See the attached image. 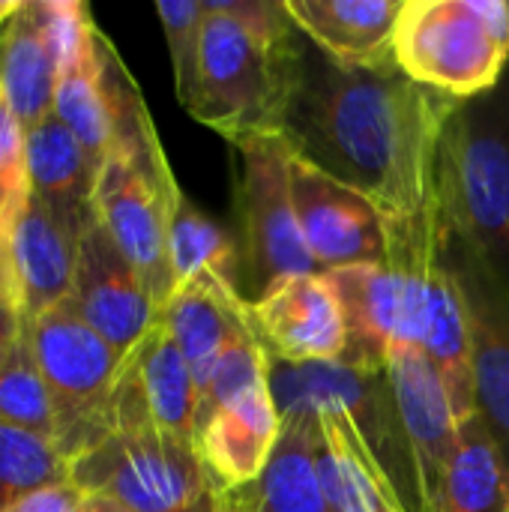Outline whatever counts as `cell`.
I'll use <instances>...</instances> for the list:
<instances>
[{
	"label": "cell",
	"mask_w": 509,
	"mask_h": 512,
	"mask_svg": "<svg viewBox=\"0 0 509 512\" xmlns=\"http://www.w3.org/2000/svg\"><path fill=\"white\" fill-rule=\"evenodd\" d=\"M459 102L399 63L351 69L303 39L282 135L300 159L405 219L435 195L438 141Z\"/></svg>",
	"instance_id": "6da1fadb"
},
{
	"label": "cell",
	"mask_w": 509,
	"mask_h": 512,
	"mask_svg": "<svg viewBox=\"0 0 509 512\" xmlns=\"http://www.w3.org/2000/svg\"><path fill=\"white\" fill-rule=\"evenodd\" d=\"M435 195L456 252L509 297V81L450 114Z\"/></svg>",
	"instance_id": "7a4b0ae2"
},
{
	"label": "cell",
	"mask_w": 509,
	"mask_h": 512,
	"mask_svg": "<svg viewBox=\"0 0 509 512\" xmlns=\"http://www.w3.org/2000/svg\"><path fill=\"white\" fill-rule=\"evenodd\" d=\"M303 33H261L204 9L201 75L189 114L228 138L282 132Z\"/></svg>",
	"instance_id": "3957f363"
},
{
	"label": "cell",
	"mask_w": 509,
	"mask_h": 512,
	"mask_svg": "<svg viewBox=\"0 0 509 512\" xmlns=\"http://www.w3.org/2000/svg\"><path fill=\"white\" fill-rule=\"evenodd\" d=\"M69 480L90 498L129 512H222L225 495L198 444L156 429L150 420H117L72 459Z\"/></svg>",
	"instance_id": "277c9868"
},
{
	"label": "cell",
	"mask_w": 509,
	"mask_h": 512,
	"mask_svg": "<svg viewBox=\"0 0 509 512\" xmlns=\"http://www.w3.org/2000/svg\"><path fill=\"white\" fill-rule=\"evenodd\" d=\"M177 189L156 132L111 150L96 177V219L138 270L159 312L177 291L168 258V213Z\"/></svg>",
	"instance_id": "5b68a950"
},
{
	"label": "cell",
	"mask_w": 509,
	"mask_h": 512,
	"mask_svg": "<svg viewBox=\"0 0 509 512\" xmlns=\"http://www.w3.org/2000/svg\"><path fill=\"white\" fill-rule=\"evenodd\" d=\"M393 54L408 78L462 102L498 87L509 63L474 0H405Z\"/></svg>",
	"instance_id": "8992f818"
},
{
	"label": "cell",
	"mask_w": 509,
	"mask_h": 512,
	"mask_svg": "<svg viewBox=\"0 0 509 512\" xmlns=\"http://www.w3.org/2000/svg\"><path fill=\"white\" fill-rule=\"evenodd\" d=\"M33 348L54 411V444L72 462L105 432L123 360L69 303L33 321Z\"/></svg>",
	"instance_id": "52a82bcc"
},
{
	"label": "cell",
	"mask_w": 509,
	"mask_h": 512,
	"mask_svg": "<svg viewBox=\"0 0 509 512\" xmlns=\"http://www.w3.org/2000/svg\"><path fill=\"white\" fill-rule=\"evenodd\" d=\"M243 159L240 213H243V249L249 267V285L255 303L285 279L321 273L312 258L294 198H291V144L282 132L249 135L234 144Z\"/></svg>",
	"instance_id": "ba28073f"
},
{
	"label": "cell",
	"mask_w": 509,
	"mask_h": 512,
	"mask_svg": "<svg viewBox=\"0 0 509 512\" xmlns=\"http://www.w3.org/2000/svg\"><path fill=\"white\" fill-rule=\"evenodd\" d=\"M291 198L303 240L321 273L387 264L390 216L372 198L297 153L291 156Z\"/></svg>",
	"instance_id": "9c48e42d"
},
{
	"label": "cell",
	"mask_w": 509,
	"mask_h": 512,
	"mask_svg": "<svg viewBox=\"0 0 509 512\" xmlns=\"http://www.w3.org/2000/svg\"><path fill=\"white\" fill-rule=\"evenodd\" d=\"M252 327L273 360L288 366H339L348 351L342 300L324 273L294 276L249 303Z\"/></svg>",
	"instance_id": "30bf717a"
},
{
	"label": "cell",
	"mask_w": 509,
	"mask_h": 512,
	"mask_svg": "<svg viewBox=\"0 0 509 512\" xmlns=\"http://www.w3.org/2000/svg\"><path fill=\"white\" fill-rule=\"evenodd\" d=\"M69 306L120 357H129L159 321V309L144 279L99 219L78 243V267Z\"/></svg>",
	"instance_id": "8fae6325"
},
{
	"label": "cell",
	"mask_w": 509,
	"mask_h": 512,
	"mask_svg": "<svg viewBox=\"0 0 509 512\" xmlns=\"http://www.w3.org/2000/svg\"><path fill=\"white\" fill-rule=\"evenodd\" d=\"M387 378L393 387L402 432L411 447L423 512L435 510L450 459L459 447V417L447 384L435 363L417 345H393L387 354Z\"/></svg>",
	"instance_id": "7c38bea8"
},
{
	"label": "cell",
	"mask_w": 509,
	"mask_h": 512,
	"mask_svg": "<svg viewBox=\"0 0 509 512\" xmlns=\"http://www.w3.org/2000/svg\"><path fill=\"white\" fill-rule=\"evenodd\" d=\"M63 24L66 0H24L0 27V96L27 132L54 114Z\"/></svg>",
	"instance_id": "4fadbf2b"
},
{
	"label": "cell",
	"mask_w": 509,
	"mask_h": 512,
	"mask_svg": "<svg viewBox=\"0 0 509 512\" xmlns=\"http://www.w3.org/2000/svg\"><path fill=\"white\" fill-rule=\"evenodd\" d=\"M453 243V237H450ZM453 264L468 300L474 402L509 471V297L453 246Z\"/></svg>",
	"instance_id": "5bb4252c"
},
{
	"label": "cell",
	"mask_w": 509,
	"mask_h": 512,
	"mask_svg": "<svg viewBox=\"0 0 509 512\" xmlns=\"http://www.w3.org/2000/svg\"><path fill=\"white\" fill-rule=\"evenodd\" d=\"M279 432L282 414L270 378L222 405L198 429V453L222 495H237L264 474Z\"/></svg>",
	"instance_id": "9a60e30c"
},
{
	"label": "cell",
	"mask_w": 509,
	"mask_h": 512,
	"mask_svg": "<svg viewBox=\"0 0 509 512\" xmlns=\"http://www.w3.org/2000/svg\"><path fill=\"white\" fill-rule=\"evenodd\" d=\"M159 321L189 363L198 387L228 348L246 339H258L243 291L234 282L210 273L177 288L159 312Z\"/></svg>",
	"instance_id": "2e32d148"
},
{
	"label": "cell",
	"mask_w": 509,
	"mask_h": 512,
	"mask_svg": "<svg viewBox=\"0 0 509 512\" xmlns=\"http://www.w3.org/2000/svg\"><path fill=\"white\" fill-rule=\"evenodd\" d=\"M318 414L315 462L336 512H411L354 417L336 402L309 405Z\"/></svg>",
	"instance_id": "e0dca14e"
},
{
	"label": "cell",
	"mask_w": 509,
	"mask_h": 512,
	"mask_svg": "<svg viewBox=\"0 0 509 512\" xmlns=\"http://www.w3.org/2000/svg\"><path fill=\"white\" fill-rule=\"evenodd\" d=\"M405 0H285L297 30L330 60L351 69L396 63L393 39Z\"/></svg>",
	"instance_id": "ac0fdd59"
},
{
	"label": "cell",
	"mask_w": 509,
	"mask_h": 512,
	"mask_svg": "<svg viewBox=\"0 0 509 512\" xmlns=\"http://www.w3.org/2000/svg\"><path fill=\"white\" fill-rule=\"evenodd\" d=\"M96 36H99V27L90 15V6L81 0H66L63 63H60V78H57L54 114L78 138L87 159L99 171L111 150V123H108V108H105V93H102Z\"/></svg>",
	"instance_id": "d6986e66"
},
{
	"label": "cell",
	"mask_w": 509,
	"mask_h": 512,
	"mask_svg": "<svg viewBox=\"0 0 509 512\" xmlns=\"http://www.w3.org/2000/svg\"><path fill=\"white\" fill-rule=\"evenodd\" d=\"M12 267L24 318L39 321L51 309L69 303L78 267V240L45 210L30 192L12 231Z\"/></svg>",
	"instance_id": "ffe728a7"
},
{
	"label": "cell",
	"mask_w": 509,
	"mask_h": 512,
	"mask_svg": "<svg viewBox=\"0 0 509 512\" xmlns=\"http://www.w3.org/2000/svg\"><path fill=\"white\" fill-rule=\"evenodd\" d=\"M27 171L30 192L81 243L96 222L99 171L57 114L27 132Z\"/></svg>",
	"instance_id": "44dd1931"
},
{
	"label": "cell",
	"mask_w": 509,
	"mask_h": 512,
	"mask_svg": "<svg viewBox=\"0 0 509 512\" xmlns=\"http://www.w3.org/2000/svg\"><path fill=\"white\" fill-rule=\"evenodd\" d=\"M120 378L138 396L156 429L198 444V384L162 321L123 360Z\"/></svg>",
	"instance_id": "7402d4cb"
},
{
	"label": "cell",
	"mask_w": 509,
	"mask_h": 512,
	"mask_svg": "<svg viewBox=\"0 0 509 512\" xmlns=\"http://www.w3.org/2000/svg\"><path fill=\"white\" fill-rule=\"evenodd\" d=\"M318 414L294 408L282 414V432L264 474L237 498L252 512H336L315 462Z\"/></svg>",
	"instance_id": "603a6c76"
},
{
	"label": "cell",
	"mask_w": 509,
	"mask_h": 512,
	"mask_svg": "<svg viewBox=\"0 0 509 512\" xmlns=\"http://www.w3.org/2000/svg\"><path fill=\"white\" fill-rule=\"evenodd\" d=\"M432 512H509V471L477 414L459 426V447Z\"/></svg>",
	"instance_id": "cb8c5ba5"
},
{
	"label": "cell",
	"mask_w": 509,
	"mask_h": 512,
	"mask_svg": "<svg viewBox=\"0 0 509 512\" xmlns=\"http://www.w3.org/2000/svg\"><path fill=\"white\" fill-rule=\"evenodd\" d=\"M168 258L174 288H183L204 273L237 285V246L231 234L207 219L183 189H177L168 213Z\"/></svg>",
	"instance_id": "d4e9b609"
},
{
	"label": "cell",
	"mask_w": 509,
	"mask_h": 512,
	"mask_svg": "<svg viewBox=\"0 0 509 512\" xmlns=\"http://www.w3.org/2000/svg\"><path fill=\"white\" fill-rule=\"evenodd\" d=\"M72 462L60 453L54 438L0 420V512L12 504L66 483Z\"/></svg>",
	"instance_id": "484cf974"
},
{
	"label": "cell",
	"mask_w": 509,
	"mask_h": 512,
	"mask_svg": "<svg viewBox=\"0 0 509 512\" xmlns=\"http://www.w3.org/2000/svg\"><path fill=\"white\" fill-rule=\"evenodd\" d=\"M0 420L54 438V411H51L48 384L36 360L30 318L24 321V330L12 354L0 366Z\"/></svg>",
	"instance_id": "4316f807"
},
{
	"label": "cell",
	"mask_w": 509,
	"mask_h": 512,
	"mask_svg": "<svg viewBox=\"0 0 509 512\" xmlns=\"http://www.w3.org/2000/svg\"><path fill=\"white\" fill-rule=\"evenodd\" d=\"M156 15L165 30L174 87L183 108H189L198 75H201V42H204V0H159Z\"/></svg>",
	"instance_id": "83f0119b"
},
{
	"label": "cell",
	"mask_w": 509,
	"mask_h": 512,
	"mask_svg": "<svg viewBox=\"0 0 509 512\" xmlns=\"http://www.w3.org/2000/svg\"><path fill=\"white\" fill-rule=\"evenodd\" d=\"M270 378V357L261 345V339H246L237 342L234 348H228L219 363L210 369V375L204 378V384L198 387V423H195V435L198 429L231 399L243 396L246 390H252L255 384Z\"/></svg>",
	"instance_id": "f1b7e54d"
},
{
	"label": "cell",
	"mask_w": 509,
	"mask_h": 512,
	"mask_svg": "<svg viewBox=\"0 0 509 512\" xmlns=\"http://www.w3.org/2000/svg\"><path fill=\"white\" fill-rule=\"evenodd\" d=\"M30 198L27 129L0 96V225L12 231L24 201Z\"/></svg>",
	"instance_id": "f546056e"
},
{
	"label": "cell",
	"mask_w": 509,
	"mask_h": 512,
	"mask_svg": "<svg viewBox=\"0 0 509 512\" xmlns=\"http://www.w3.org/2000/svg\"><path fill=\"white\" fill-rule=\"evenodd\" d=\"M6 512H90V495L81 492L72 480L42 489L18 504H12Z\"/></svg>",
	"instance_id": "4dcf8cb0"
},
{
	"label": "cell",
	"mask_w": 509,
	"mask_h": 512,
	"mask_svg": "<svg viewBox=\"0 0 509 512\" xmlns=\"http://www.w3.org/2000/svg\"><path fill=\"white\" fill-rule=\"evenodd\" d=\"M24 309L18 294H6L0 291V366L6 363V357L12 354L21 330H24Z\"/></svg>",
	"instance_id": "1f68e13d"
},
{
	"label": "cell",
	"mask_w": 509,
	"mask_h": 512,
	"mask_svg": "<svg viewBox=\"0 0 509 512\" xmlns=\"http://www.w3.org/2000/svg\"><path fill=\"white\" fill-rule=\"evenodd\" d=\"M0 291L18 294L15 267H12V243H9V231L3 225H0Z\"/></svg>",
	"instance_id": "d6a6232c"
},
{
	"label": "cell",
	"mask_w": 509,
	"mask_h": 512,
	"mask_svg": "<svg viewBox=\"0 0 509 512\" xmlns=\"http://www.w3.org/2000/svg\"><path fill=\"white\" fill-rule=\"evenodd\" d=\"M21 6H24V0H0V27H6L18 15Z\"/></svg>",
	"instance_id": "836d02e7"
},
{
	"label": "cell",
	"mask_w": 509,
	"mask_h": 512,
	"mask_svg": "<svg viewBox=\"0 0 509 512\" xmlns=\"http://www.w3.org/2000/svg\"><path fill=\"white\" fill-rule=\"evenodd\" d=\"M90 512H129V510H123V507H117V504H111V501H105V498H90Z\"/></svg>",
	"instance_id": "e575fe53"
},
{
	"label": "cell",
	"mask_w": 509,
	"mask_h": 512,
	"mask_svg": "<svg viewBox=\"0 0 509 512\" xmlns=\"http://www.w3.org/2000/svg\"><path fill=\"white\" fill-rule=\"evenodd\" d=\"M222 512H237V501H234V495H225V507Z\"/></svg>",
	"instance_id": "d590c367"
},
{
	"label": "cell",
	"mask_w": 509,
	"mask_h": 512,
	"mask_svg": "<svg viewBox=\"0 0 509 512\" xmlns=\"http://www.w3.org/2000/svg\"><path fill=\"white\" fill-rule=\"evenodd\" d=\"M234 501H237V512H252L246 504H243V501H240V498H237V495H234Z\"/></svg>",
	"instance_id": "8d00e7d4"
}]
</instances>
